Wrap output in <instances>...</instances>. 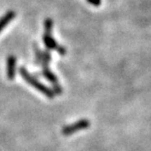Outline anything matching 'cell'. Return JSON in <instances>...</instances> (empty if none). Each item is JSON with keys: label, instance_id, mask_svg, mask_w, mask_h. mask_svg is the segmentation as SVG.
<instances>
[{"label": "cell", "instance_id": "6da1fadb", "mask_svg": "<svg viewBox=\"0 0 151 151\" xmlns=\"http://www.w3.org/2000/svg\"><path fill=\"white\" fill-rule=\"evenodd\" d=\"M45 27V34L43 36V41H44V44L47 47V49H55L58 51V53L61 56H65L67 53V49L64 47L58 45L57 41L55 40L52 37V30H53V20L51 18H47L45 20L44 23Z\"/></svg>", "mask_w": 151, "mask_h": 151}, {"label": "cell", "instance_id": "7a4b0ae2", "mask_svg": "<svg viewBox=\"0 0 151 151\" xmlns=\"http://www.w3.org/2000/svg\"><path fill=\"white\" fill-rule=\"evenodd\" d=\"M19 73L21 75V77H22L30 86L32 87H34L37 90H38L39 92H41L43 95H45L47 98L52 99L55 98V92L53 91V89L49 88L47 86L43 85L39 80H37L36 78H34L33 76L30 75L28 73V71L26 69V68L24 67H21L19 68Z\"/></svg>", "mask_w": 151, "mask_h": 151}, {"label": "cell", "instance_id": "3957f363", "mask_svg": "<svg viewBox=\"0 0 151 151\" xmlns=\"http://www.w3.org/2000/svg\"><path fill=\"white\" fill-rule=\"evenodd\" d=\"M50 60H51V54H50L49 49H47L43 52V57H42V61H41L42 67H43L42 73L44 75V77L53 85V87H54V86L58 85V78L56 77V75L54 74L48 68Z\"/></svg>", "mask_w": 151, "mask_h": 151}, {"label": "cell", "instance_id": "277c9868", "mask_svg": "<svg viewBox=\"0 0 151 151\" xmlns=\"http://www.w3.org/2000/svg\"><path fill=\"white\" fill-rule=\"evenodd\" d=\"M90 126V122L89 120L86 119H80L77 122H75L71 125H68V126H65L62 128V134L64 136H71L74 133L83 130V129H87Z\"/></svg>", "mask_w": 151, "mask_h": 151}, {"label": "cell", "instance_id": "5b68a950", "mask_svg": "<svg viewBox=\"0 0 151 151\" xmlns=\"http://www.w3.org/2000/svg\"><path fill=\"white\" fill-rule=\"evenodd\" d=\"M17 58L14 55H10L6 60V76L9 80H13L16 76Z\"/></svg>", "mask_w": 151, "mask_h": 151}, {"label": "cell", "instance_id": "8992f818", "mask_svg": "<svg viewBox=\"0 0 151 151\" xmlns=\"http://www.w3.org/2000/svg\"><path fill=\"white\" fill-rule=\"evenodd\" d=\"M16 12L13 10H9L7 11L1 18H0V32H1L11 21L15 18Z\"/></svg>", "mask_w": 151, "mask_h": 151}, {"label": "cell", "instance_id": "52a82bcc", "mask_svg": "<svg viewBox=\"0 0 151 151\" xmlns=\"http://www.w3.org/2000/svg\"><path fill=\"white\" fill-rule=\"evenodd\" d=\"M34 49H35V53H36V61L37 64L41 63L42 61V57H43V52H41V50L38 48V47L37 45L34 46Z\"/></svg>", "mask_w": 151, "mask_h": 151}, {"label": "cell", "instance_id": "ba28073f", "mask_svg": "<svg viewBox=\"0 0 151 151\" xmlns=\"http://www.w3.org/2000/svg\"><path fill=\"white\" fill-rule=\"evenodd\" d=\"M88 2L95 6H99L101 5V0H88Z\"/></svg>", "mask_w": 151, "mask_h": 151}]
</instances>
